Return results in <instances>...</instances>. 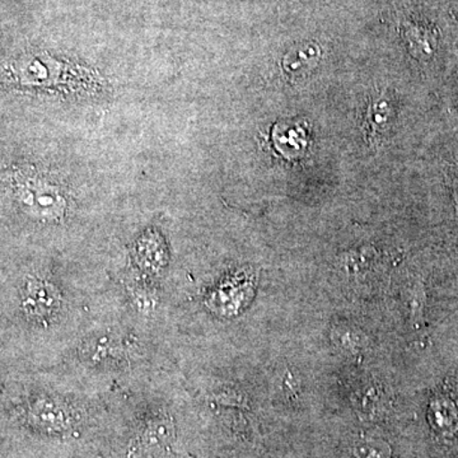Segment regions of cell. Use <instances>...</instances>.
Wrapping results in <instances>:
<instances>
[{"mask_svg":"<svg viewBox=\"0 0 458 458\" xmlns=\"http://www.w3.org/2000/svg\"><path fill=\"white\" fill-rule=\"evenodd\" d=\"M429 421L437 434L445 441L458 437V394L441 393L430 403Z\"/></svg>","mask_w":458,"mask_h":458,"instance_id":"cell-1","label":"cell"},{"mask_svg":"<svg viewBox=\"0 0 458 458\" xmlns=\"http://www.w3.org/2000/svg\"><path fill=\"white\" fill-rule=\"evenodd\" d=\"M321 49L315 42L298 45L284 56L283 68L291 77H303L318 64Z\"/></svg>","mask_w":458,"mask_h":458,"instance_id":"cell-2","label":"cell"},{"mask_svg":"<svg viewBox=\"0 0 458 458\" xmlns=\"http://www.w3.org/2000/svg\"><path fill=\"white\" fill-rule=\"evenodd\" d=\"M405 36L411 49H414L417 53L430 55L436 49V35L426 27L410 25L406 27Z\"/></svg>","mask_w":458,"mask_h":458,"instance_id":"cell-3","label":"cell"},{"mask_svg":"<svg viewBox=\"0 0 458 458\" xmlns=\"http://www.w3.org/2000/svg\"><path fill=\"white\" fill-rule=\"evenodd\" d=\"M355 458H393L390 445L379 439H363L352 448Z\"/></svg>","mask_w":458,"mask_h":458,"instance_id":"cell-4","label":"cell"},{"mask_svg":"<svg viewBox=\"0 0 458 458\" xmlns=\"http://www.w3.org/2000/svg\"><path fill=\"white\" fill-rule=\"evenodd\" d=\"M331 339L335 343V345L346 352H358L364 345V337L360 331L348 327H336L331 333Z\"/></svg>","mask_w":458,"mask_h":458,"instance_id":"cell-5","label":"cell"},{"mask_svg":"<svg viewBox=\"0 0 458 458\" xmlns=\"http://www.w3.org/2000/svg\"><path fill=\"white\" fill-rule=\"evenodd\" d=\"M171 438L172 428L170 423H165V421L157 420L147 427L146 432H144V442L147 445H167Z\"/></svg>","mask_w":458,"mask_h":458,"instance_id":"cell-6","label":"cell"},{"mask_svg":"<svg viewBox=\"0 0 458 458\" xmlns=\"http://www.w3.org/2000/svg\"><path fill=\"white\" fill-rule=\"evenodd\" d=\"M391 114H393V111H391L386 99H377L372 107V114H370V120H372L370 123H372V129L375 132L384 131L387 128Z\"/></svg>","mask_w":458,"mask_h":458,"instance_id":"cell-7","label":"cell"},{"mask_svg":"<svg viewBox=\"0 0 458 458\" xmlns=\"http://www.w3.org/2000/svg\"><path fill=\"white\" fill-rule=\"evenodd\" d=\"M384 397V394L376 386H370V388L364 391L363 396H361V409L366 414H377V412L381 411L382 406L385 405Z\"/></svg>","mask_w":458,"mask_h":458,"instance_id":"cell-8","label":"cell"}]
</instances>
